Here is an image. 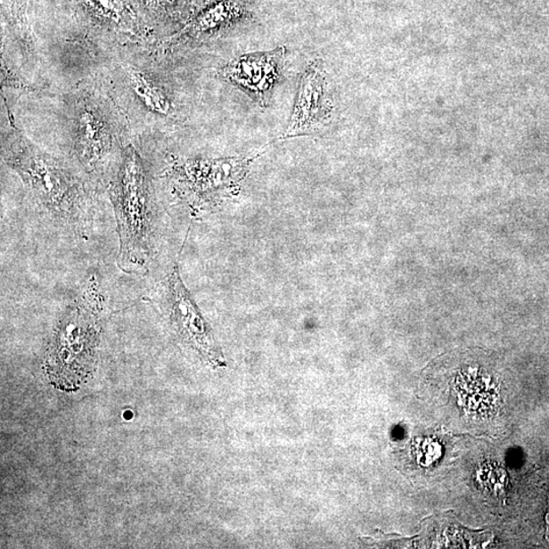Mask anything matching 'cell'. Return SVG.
Masks as SVG:
<instances>
[{
    "mask_svg": "<svg viewBox=\"0 0 549 549\" xmlns=\"http://www.w3.org/2000/svg\"><path fill=\"white\" fill-rule=\"evenodd\" d=\"M94 10L108 19L118 20L122 12L120 0H86Z\"/></svg>",
    "mask_w": 549,
    "mask_h": 549,
    "instance_id": "obj_13",
    "label": "cell"
},
{
    "mask_svg": "<svg viewBox=\"0 0 549 549\" xmlns=\"http://www.w3.org/2000/svg\"><path fill=\"white\" fill-rule=\"evenodd\" d=\"M79 142L82 156L86 163H95L102 157L108 146L105 128L95 115L85 112L79 119Z\"/></svg>",
    "mask_w": 549,
    "mask_h": 549,
    "instance_id": "obj_9",
    "label": "cell"
},
{
    "mask_svg": "<svg viewBox=\"0 0 549 549\" xmlns=\"http://www.w3.org/2000/svg\"><path fill=\"white\" fill-rule=\"evenodd\" d=\"M169 305L171 320L183 338L204 356L218 359V350L216 349L211 333L183 283L177 268L173 270L169 277Z\"/></svg>",
    "mask_w": 549,
    "mask_h": 549,
    "instance_id": "obj_6",
    "label": "cell"
},
{
    "mask_svg": "<svg viewBox=\"0 0 549 549\" xmlns=\"http://www.w3.org/2000/svg\"><path fill=\"white\" fill-rule=\"evenodd\" d=\"M132 85L135 95L148 110L159 115L170 114L172 111L170 100L146 77L140 74L133 75Z\"/></svg>",
    "mask_w": 549,
    "mask_h": 549,
    "instance_id": "obj_10",
    "label": "cell"
},
{
    "mask_svg": "<svg viewBox=\"0 0 549 549\" xmlns=\"http://www.w3.org/2000/svg\"><path fill=\"white\" fill-rule=\"evenodd\" d=\"M43 208L62 225L79 235L90 233L92 213L78 187L45 156L25 153L14 161Z\"/></svg>",
    "mask_w": 549,
    "mask_h": 549,
    "instance_id": "obj_3",
    "label": "cell"
},
{
    "mask_svg": "<svg viewBox=\"0 0 549 549\" xmlns=\"http://www.w3.org/2000/svg\"><path fill=\"white\" fill-rule=\"evenodd\" d=\"M285 56V47L244 54L228 62L221 70V75L265 108L269 105L274 86L281 81Z\"/></svg>",
    "mask_w": 549,
    "mask_h": 549,
    "instance_id": "obj_5",
    "label": "cell"
},
{
    "mask_svg": "<svg viewBox=\"0 0 549 549\" xmlns=\"http://www.w3.org/2000/svg\"><path fill=\"white\" fill-rule=\"evenodd\" d=\"M249 160H216L212 162H197L185 166L187 176L198 190H217L234 184L240 180Z\"/></svg>",
    "mask_w": 549,
    "mask_h": 549,
    "instance_id": "obj_7",
    "label": "cell"
},
{
    "mask_svg": "<svg viewBox=\"0 0 549 549\" xmlns=\"http://www.w3.org/2000/svg\"><path fill=\"white\" fill-rule=\"evenodd\" d=\"M484 465L481 468L480 473H478V479L483 488H486L489 493L495 495H504L505 489V471L501 467L495 463Z\"/></svg>",
    "mask_w": 549,
    "mask_h": 549,
    "instance_id": "obj_12",
    "label": "cell"
},
{
    "mask_svg": "<svg viewBox=\"0 0 549 549\" xmlns=\"http://www.w3.org/2000/svg\"><path fill=\"white\" fill-rule=\"evenodd\" d=\"M236 12L235 7L226 3L213 4L200 14L193 23V30L198 33L216 30L234 20L237 16Z\"/></svg>",
    "mask_w": 549,
    "mask_h": 549,
    "instance_id": "obj_11",
    "label": "cell"
},
{
    "mask_svg": "<svg viewBox=\"0 0 549 549\" xmlns=\"http://www.w3.org/2000/svg\"><path fill=\"white\" fill-rule=\"evenodd\" d=\"M479 374L473 372L461 373L456 381V389L462 406L480 414L494 406L496 395L488 380Z\"/></svg>",
    "mask_w": 549,
    "mask_h": 549,
    "instance_id": "obj_8",
    "label": "cell"
},
{
    "mask_svg": "<svg viewBox=\"0 0 549 549\" xmlns=\"http://www.w3.org/2000/svg\"><path fill=\"white\" fill-rule=\"evenodd\" d=\"M119 237V266L129 274L147 271L153 250L154 207L139 155L126 152L113 192Z\"/></svg>",
    "mask_w": 549,
    "mask_h": 549,
    "instance_id": "obj_2",
    "label": "cell"
},
{
    "mask_svg": "<svg viewBox=\"0 0 549 549\" xmlns=\"http://www.w3.org/2000/svg\"><path fill=\"white\" fill-rule=\"evenodd\" d=\"M104 296L92 277L64 313L46 356L50 381L60 389H76L94 372Z\"/></svg>",
    "mask_w": 549,
    "mask_h": 549,
    "instance_id": "obj_1",
    "label": "cell"
},
{
    "mask_svg": "<svg viewBox=\"0 0 549 549\" xmlns=\"http://www.w3.org/2000/svg\"><path fill=\"white\" fill-rule=\"evenodd\" d=\"M333 119V92L324 64L310 62L300 78L293 111L281 139L313 135Z\"/></svg>",
    "mask_w": 549,
    "mask_h": 549,
    "instance_id": "obj_4",
    "label": "cell"
}]
</instances>
